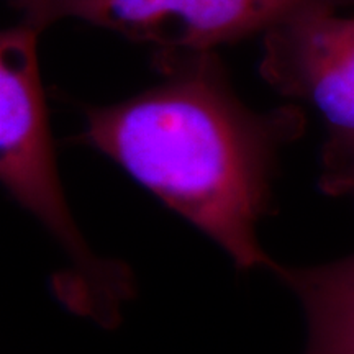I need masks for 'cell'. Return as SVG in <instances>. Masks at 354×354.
Wrapping results in <instances>:
<instances>
[{
    "mask_svg": "<svg viewBox=\"0 0 354 354\" xmlns=\"http://www.w3.org/2000/svg\"><path fill=\"white\" fill-rule=\"evenodd\" d=\"M153 64L161 82L118 104L84 107V128L71 141L117 162L238 269L274 272L258 227L274 212L279 151L304 135L305 113L246 107L214 50H156Z\"/></svg>",
    "mask_w": 354,
    "mask_h": 354,
    "instance_id": "1",
    "label": "cell"
},
{
    "mask_svg": "<svg viewBox=\"0 0 354 354\" xmlns=\"http://www.w3.org/2000/svg\"><path fill=\"white\" fill-rule=\"evenodd\" d=\"M39 30L20 21L0 37V177L7 192L32 214L68 258L51 279L69 312L105 330L122 320L136 284L125 263L97 256L66 202L55 158L38 68Z\"/></svg>",
    "mask_w": 354,
    "mask_h": 354,
    "instance_id": "2",
    "label": "cell"
},
{
    "mask_svg": "<svg viewBox=\"0 0 354 354\" xmlns=\"http://www.w3.org/2000/svg\"><path fill=\"white\" fill-rule=\"evenodd\" d=\"M39 32L77 19L156 50L209 51L266 33L313 10H339L354 0H8Z\"/></svg>",
    "mask_w": 354,
    "mask_h": 354,
    "instance_id": "3",
    "label": "cell"
},
{
    "mask_svg": "<svg viewBox=\"0 0 354 354\" xmlns=\"http://www.w3.org/2000/svg\"><path fill=\"white\" fill-rule=\"evenodd\" d=\"M313 10L263 33L259 74L322 115L328 141L354 140V19Z\"/></svg>",
    "mask_w": 354,
    "mask_h": 354,
    "instance_id": "4",
    "label": "cell"
},
{
    "mask_svg": "<svg viewBox=\"0 0 354 354\" xmlns=\"http://www.w3.org/2000/svg\"><path fill=\"white\" fill-rule=\"evenodd\" d=\"M274 274L297 295L308 325L305 354H354V254Z\"/></svg>",
    "mask_w": 354,
    "mask_h": 354,
    "instance_id": "5",
    "label": "cell"
},
{
    "mask_svg": "<svg viewBox=\"0 0 354 354\" xmlns=\"http://www.w3.org/2000/svg\"><path fill=\"white\" fill-rule=\"evenodd\" d=\"M318 187L326 196L354 198V140L325 141Z\"/></svg>",
    "mask_w": 354,
    "mask_h": 354,
    "instance_id": "6",
    "label": "cell"
}]
</instances>
